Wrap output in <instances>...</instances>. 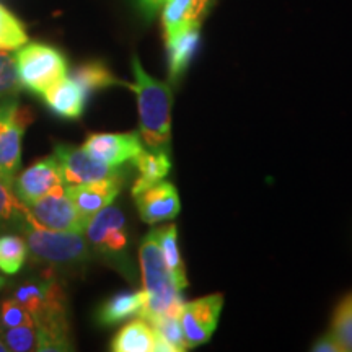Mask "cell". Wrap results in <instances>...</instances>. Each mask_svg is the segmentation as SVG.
Wrapping results in <instances>:
<instances>
[{
	"label": "cell",
	"instance_id": "1",
	"mask_svg": "<svg viewBox=\"0 0 352 352\" xmlns=\"http://www.w3.org/2000/svg\"><path fill=\"white\" fill-rule=\"evenodd\" d=\"M10 296L33 316L38 333V351H72L65 290L52 271L41 270L38 276L25 277L13 284Z\"/></svg>",
	"mask_w": 352,
	"mask_h": 352
},
{
	"label": "cell",
	"instance_id": "2",
	"mask_svg": "<svg viewBox=\"0 0 352 352\" xmlns=\"http://www.w3.org/2000/svg\"><path fill=\"white\" fill-rule=\"evenodd\" d=\"M134 83L127 88L138 96L139 135L148 148H160L170 152L171 139V87L157 80L145 72L138 56L131 60Z\"/></svg>",
	"mask_w": 352,
	"mask_h": 352
},
{
	"label": "cell",
	"instance_id": "3",
	"mask_svg": "<svg viewBox=\"0 0 352 352\" xmlns=\"http://www.w3.org/2000/svg\"><path fill=\"white\" fill-rule=\"evenodd\" d=\"M139 261L147 297L140 318L152 321L160 316H179L184 305L183 289L166 266L153 230L140 243Z\"/></svg>",
	"mask_w": 352,
	"mask_h": 352
},
{
	"label": "cell",
	"instance_id": "4",
	"mask_svg": "<svg viewBox=\"0 0 352 352\" xmlns=\"http://www.w3.org/2000/svg\"><path fill=\"white\" fill-rule=\"evenodd\" d=\"M20 235L28 245V256L34 266L56 274L83 267L91 258L90 245L83 233L50 230L34 220L21 227Z\"/></svg>",
	"mask_w": 352,
	"mask_h": 352
},
{
	"label": "cell",
	"instance_id": "5",
	"mask_svg": "<svg viewBox=\"0 0 352 352\" xmlns=\"http://www.w3.org/2000/svg\"><path fill=\"white\" fill-rule=\"evenodd\" d=\"M85 239L91 253L98 254L109 266L127 279H135V271L129 256V228L124 212L116 206H107L88 220Z\"/></svg>",
	"mask_w": 352,
	"mask_h": 352
},
{
	"label": "cell",
	"instance_id": "6",
	"mask_svg": "<svg viewBox=\"0 0 352 352\" xmlns=\"http://www.w3.org/2000/svg\"><path fill=\"white\" fill-rule=\"evenodd\" d=\"M15 64L21 88L36 96H41L69 74L65 56L46 43H26L16 52Z\"/></svg>",
	"mask_w": 352,
	"mask_h": 352
},
{
	"label": "cell",
	"instance_id": "7",
	"mask_svg": "<svg viewBox=\"0 0 352 352\" xmlns=\"http://www.w3.org/2000/svg\"><path fill=\"white\" fill-rule=\"evenodd\" d=\"M34 120L32 109L21 107L19 96L0 101V178L13 188L21 166V142Z\"/></svg>",
	"mask_w": 352,
	"mask_h": 352
},
{
	"label": "cell",
	"instance_id": "8",
	"mask_svg": "<svg viewBox=\"0 0 352 352\" xmlns=\"http://www.w3.org/2000/svg\"><path fill=\"white\" fill-rule=\"evenodd\" d=\"M30 210L36 223L50 230L83 233L88 223L65 192V186L57 188L56 191L41 197L30 206Z\"/></svg>",
	"mask_w": 352,
	"mask_h": 352
},
{
	"label": "cell",
	"instance_id": "9",
	"mask_svg": "<svg viewBox=\"0 0 352 352\" xmlns=\"http://www.w3.org/2000/svg\"><path fill=\"white\" fill-rule=\"evenodd\" d=\"M54 157L59 164L65 186L67 184L91 183L96 179L122 175L120 166H111L96 160L82 147L70 144H56Z\"/></svg>",
	"mask_w": 352,
	"mask_h": 352
},
{
	"label": "cell",
	"instance_id": "10",
	"mask_svg": "<svg viewBox=\"0 0 352 352\" xmlns=\"http://www.w3.org/2000/svg\"><path fill=\"white\" fill-rule=\"evenodd\" d=\"M223 307V297L220 294L184 302L179 314V321L189 347L204 344L210 340L217 328L220 311Z\"/></svg>",
	"mask_w": 352,
	"mask_h": 352
},
{
	"label": "cell",
	"instance_id": "11",
	"mask_svg": "<svg viewBox=\"0 0 352 352\" xmlns=\"http://www.w3.org/2000/svg\"><path fill=\"white\" fill-rule=\"evenodd\" d=\"M60 186H65V183L54 155L36 160L16 175L13 182V191L28 208Z\"/></svg>",
	"mask_w": 352,
	"mask_h": 352
},
{
	"label": "cell",
	"instance_id": "12",
	"mask_svg": "<svg viewBox=\"0 0 352 352\" xmlns=\"http://www.w3.org/2000/svg\"><path fill=\"white\" fill-rule=\"evenodd\" d=\"M82 148L96 160L111 166H122L142 152L139 132H98L90 134Z\"/></svg>",
	"mask_w": 352,
	"mask_h": 352
},
{
	"label": "cell",
	"instance_id": "13",
	"mask_svg": "<svg viewBox=\"0 0 352 352\" xmlns=\"http://www.w3.org/2000/svg\"><path fill=\"white\" fill-rule=\"evenodd\" d=\"M124 183V173L109 176V178L96 179L83 184H67L65 192L74 201L83 217L90 220L96 212L104 209L116 199Z\"/></svg>",
	"mask_w": 352,
	"mask_h": 352
},
{
	"label": "cell",
	"instance_id": "14",
	"mask_svg": "<svg viewBox=\"0 0 352 352\" xmlns=\"http://www.w3.org/2000/svg\"><path fill=\"white\" fill-rule=\"evenodd\" d=\"M132 197L135 199V208L139 210L140 219L151 226L175 219L182 210L179 196L171 183L160 182L152 184Z\"/></svg>",
	"mask_w": 352,
	"mask_h": 352
},
{
	"label": "cell",
	"instance_id": "15",
	"mask_svg": "<svg viewBox=\"0 0 352 352\" xmlns=\"http://www.w3.org/2000/svg\"><path fill=\"white\" fill-rule=\"evenodd\" d=\"M212 0H166L162 7L165 39L178 36L191 28H201Z\"/></svg>",
	"mask_w": 352,
	"mask_h": 352
},
{
	"label": "cell",
	"instance_id": "16",
	"mask_svg": "<svg viewBox=\"0 0 352 352\" xmlns=\"http://www.w3.org/2000/svg\"><path fill=\"white\" fill-rule=\"evenodd\" d=\"M87 96V91L72 77H65L47 88L41 98L52 114L63 120L77 121L85 111Z\"/></svg>",
	"mask_w": 352,
	"mask_h": 352
},
{
	"label": "cell",
	"instance_id": "17",
	"mask_svg": "<svg viewBox=\"0 0 352 352\" xmlns=\"http://www.w3.org/2000/svg\"><path fill=\"white\" fill-rule=\"evenodd\" d=\"M144 290H122V292L114 294L107 300L101 302L96 308L95 320L101 327H113V324L122 323V321L140 316L145 307Z\"/></svg>",
	"mask_w": 352,
	"mask_h": 352
},
{
	"label": "cell",
	"instance_id": "18",
	"mask_svg": "<svg viewBox=\"0 0 352 352\" xmlns=\"http://www.w3.org/2000/svg\"><path fill=\"white\" fill-rule=\"evenodd\" d=\"M132 162L138 170V179L132 184V196L152 184L164 182L171 170L170 152L160 151V148H147V151L142 148V152Z\"/></svg>",
	"mask_w": 352,
	"mask_h": 352
},
{
	"label": "cell",
	"instance_id": "19",
	"mask_svg": "<svg viewBox=\"0 0 352 352\" xmlns=\"http://www.w3.org/2000/svg\"><path fill=\"white\" fill-rule=\"evenodd\" d=\"M109 349L113 352H155V331L144 318L129 321L114 334Z\"/></svg>",
	"mask_w": 352,
	"mask_h": 352
},
{
	"label": "cell",
	"instance_id": "20",
	"mask_svg": "<svg viewBox=\"0 0 352 352\" xmlns=\"http://www.w3.org/2000/svg\"><path fill=\"white\" fill-rule=\"evenodd\" d=\"M201 39V28H191L166 41L168 50V78L171 83L178 82L186 72Z\"/></svg>",
	"mask_w": 352,
	"mask_h": 352
},
{
	"label": "cell",
	"instance_id": "21",
	"mask_svg": "<svg viewBox=\"0 0 352 352\" xmlns=\"http://www.w3.org/2000/svg\"><path fill=\"white\" fill-rule=\"evenodd\" d=\"M30 222H34L32 210L19 199L10 184L0 178V232H20Z\"/></svg>",
	"mask_w": 352,
	"mask_h": 352
},
{
	"label": "cell",
	"instance_id": "22",
	"mask_svg": "<svg viewBox=\"0 0 352 352\" xmlns=\"http://www.w3.org/2000/svg\"><path fill=\"white\" fill-rule=\"evenodd\" d=\"M72 78L87 91V95L109 87H127V83L120 80L101 60H88L80 64L72 72Z\"/></svg>",
	"mask_w": 352,
	"mask_h": 352
},
{
	"label": "cell",
	"instance_id": "23",
	"mask_svg": "<svg viewBox=\"0 0 352 352\" xmlns=\"http://www.w3.org/2000/svg\"><path fill=\"white\" fill-rule=\"evenodd\" d=\"M153 233H155L158 248H160L162 254H164L166 266H168L171 274L175 276L176 283L179 284V287L184 290L188 287V280H186V272H184L182 253H179L178 232H176V227L165 226V227L155 228Z\"/></svg>",
	"mask_w": 352,
	"mask_h": 352
},
{
	"label": "cell",
	"instance_id": "24",
	"mask_svg": "<svg viewBox=\"0 0 352 352\" xmlns=\"http://www.w3.org/2000/svg\"><path fill=\"white\" fill-rule=\"evenodd\" d=\"M148 323L157 336L155 352H183L189 349L179 316H160Z\"/></svg>",
	"mask_w": 352,
	"mask_h": 352
},
{
	"label": "cell",
	"instance_id": "25",
	"mask_svg": "<svg viewBox=\"0 0 352 352\" xmlns=\"http://www.w3.org/2000/svg\"><path fill=\"white\" fill-rule=\"evenodd\" d=\"M28 259V245L21 235L3 233L0 235V271L13 276L21 271Z\"/></svg>",
	"mask_w": 352,
	"mask_h": 352
},
{
	"label": "cell",
	"instance_id": "26",
	"mask_svg": "<svg viewBox=\"0 0 352 352\" xmlns=\"http://www.w3.org/2000/svg\"><path fill=\"white\" fill-rule=\"evenodd\" d=\"M26 43L28 33L25 23L0 3V51H19Z\"/></svg>",
	"mask_w": 352,
	"mask_h": 352
},
{
	"label": "cell",
	"instance_id": "27",
	"mask_svg": "<svg viewBox=\"0 0 352 352\" xmlns=\"http://www.w3.org/2000/svg\"><path fill=\"white\" fill-rule=\"evenodd\" d=\"M329 331L338 338L344 352H352V292L347 294L334 310Z\"/></svg>",
	"mask_w": 352,
	"mask_h": 352
},
{
	"label": "cell",
	"instance_id": "28",
	"mask_svg": "<svg viewBox=\"0 0 352 352\" xmlns=\"http://www.w3.org/2000/svg\"><path fill=\"white\" fill-rule=\"evenodd\" d=\"M0 336H2V340L6 342L8 351H13V352L36 351L38 333H36V327H34V323L0 329Z\"/></svg>",
	"mask_w": 352,
	"mask_h": 352
},
{
	"label": "cell",
	"instance_id": "29",
	"mask_svg": "<svg viewBox=\"0 0 352 352\" xmlns=\"http://www.w3.org/2000/svg\"><path fill=\"white\" fill-rule=\"evenodd\" d=\"M21 85L16 74L15 57L6 51H0V101L19 96Z\"/></svg>",
	"mask_w": 352,
	"mask_h": 352
},
{
	"label": "cell",
	"instance_id": "30",
	"mask_svg": "<svg viewBox=\"0 0 352 352\" xmlns=\"http://www.w3.org/2000/svg\"><path fill=\"white\" fill-rule=\"evenodd\" d=\"M28 323H34L33 316L30 315V311L16 298L8 296L0 302V329L20 327V324Z\"/></svg>",
	"mask_w": 352,
	"mask_h": 352
},
{
	"label": "cell",
	"instance_id": "31",
	"mask_svg": "<svg viewBox=\"0 0 352 352\" xmlns=\"http://www.w3.org/2000/svg\"><path fill=\"white\" fill-rule=\"evenodd\" d=\"M311 351L315 352H344V347L341 346V342L338 341V338L334 336L331 331L318 338L311 346Z\"/></svg>",
	"mask_w": 352,
	"mask_h": 352
},
{
	"label": "cell",
	"instance_id": "32",
	"mask_svg": "<svg viewBox=\"0 0 352 352\" xmlns=\"http://www.w3.org/2000/svg\"><path fill=\"white\" fill-rule=\"evenodd\" d=\"M165 2L166 0H134L135 7L139 8L145 19H153L162 10Z\"/></svg>",
	"mask_w": 352,
	"mask_h": 352
},
{
	"label": "cell",
	"instance_id": "33",
	"mask_svg": "<svg viewBox=\"0 0 352 352\" xmlns=\"http://www.w3.org/2000/svg\"><path fill=\"white\" fill-rule=\"evenodd\" d=\"M8 349H7V346H6V342H3V340H2V336H0V352H7Z\"/></svg>",
	"mask_w": 352,
	"mask_h": 352
},
{
	"label": "cell",
	"instance_id": "34",
	"mask_svg": "<svg viewBox=\"0 0 352 352\" xmlns=\"http://www.w3.org/2000/svg\"><path fill=\"white\" fill-rule=\"evenodd\" d=\"M6 279H3V277L2 276H0V289H3V287H6Z\"/></svg>",
	"mask_w": 352,
	"mask_h": 352
}]
</instances>
